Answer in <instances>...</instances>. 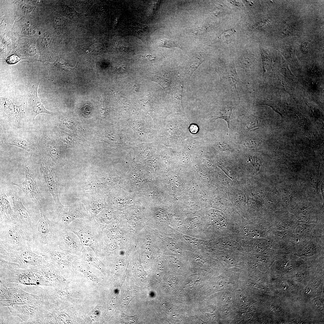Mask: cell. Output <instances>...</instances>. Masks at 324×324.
<instances>
[{"instance_id": "cell-1", "label": "cell", "mask_w": 324, "mask_h": 324, "mask_svg": "<svg viewBox=\"0 0 324 324\" xmlns=\"http://www.w3.org/2000/svg\"><path fill=\"white\" fill-rule=\"evenodd\" d=\"M39 209L40 218L28 240L32 250L43 256L57 246L56 237L59 228L56 221L48 218L43 209Z\"/></svg>"}, {"instance_id": "cell-28", "label": "cell", "mask_w": 324, "mask_h": 324, "mask_svg": "<svg viewBox=\"0 0 324 324\" xmlns=\"http://www.w3.org/2000/svg\"><path fill=\"white\" fill-rule=\"evenodd\" d=\"M145 248L146 253L148 255L151 254L153 250V246L150 238L149 237L146 238L145 242Z\"/></svg>"}, {"instance_id": "cell-18", "label": "cell", "mask_w": 324, "mask_h": 324, "mask_svg": "<svg viewBox=\"0 0 324 324\" xmlns=\"http://www.w3.org/2000/svg\"><path fill=\"white\" fill-rule=\"evenodd\" d=\"M14 214L7 197L4 193L0 195V222L12 223Z\"/></svg>"}, {"instance_id": "cell-34", "label": "cell", "mask_w": 324, "mask_h": 324, "mask_svg": "<svg viewBox=\"0 0 324 324\" xmlns=\"http://www.w3.org/2000/svg\"><path fill=\"white\" fill-rule=\"evenodd\" d=\"M253 163L254 167L258 168L260 165L261 161L258 158L255 157L253 158Z\"/></svg>"}, {"instance_id": "cell-26", "label": "cell", "mask_w": 324, "mask_h": 324, "mask_svg": "<svg viewBox=\"0 0 324 324\" xmlns=\"http://www.w3.org/2000/svg\"><path fill=\"white\" fill-rule=\"evenodd\" d=\"M158 46L162 47L168 48L178 47L182 49L180 43L177 41H173L166 39L161 40L158 43Z\"/></svg>"}, {"instance_id": "cell-16", "label": "cell", "mask_w": 324, "mask_h": 324, "mask_svg": "<svg viewBox=\"0 0 324 324\" xmlns=\"http://www.w3.org/2000/svg\"><path fill=\"white\" fill-rule=\"evenodd\" d=\"M2 109L6 116L11 119L18 121L25 117V105L14 104L11 100L5 98H1Z\"/></svg>"}, {"instance_id": "cell-13", "label": "cell", "mask_w": 324, "mask_h": 324, "mask_svg": "<svg viewBox=\"0 0 324 324\" xmlns=\"http://www.w3.org/2000/svg\"><path fill=\"white\" fill-rule=\"evenodd\" d=\"M39 83L32 85L28 88L27 98L31 117L34 120L38 115L42 113L52 114V112L46 110L44 104L41 103L38 94V89Z\"/></svg>"}, {"instance_id": "cell-24", "label": "cell", "mask_w": 324, "mask_h": 324, "mask_svg": "<svg viewBox=\"0 0 324 324\" xmlns=\"http://www.w3.org/2000/svg\"><path fill=\"white\" fill-rule=\"evenodd\" d=\"M44 147L46 152L53 160L57 159L59 157V154L57 150L55 149L51 139L46 135L44 136Z\"/></svg>"}, {"instance_id": "cell-19", "label": "cell", "mask_w": 324, "mask_h": 324, "mask_svg": "<svg viewBox=\"0 0 324 324\" xmlns=\"http://www.w3.org/2000/svg\"><path fill=\"white\" fill-rule=\"evenodd\" d=\"M20 288L16 285L8 286L6 283L0 279V300H8L14 298L17 296Z\"/></svg>"}, {"instance_id": "cell-32", "label": "cell", "mask_w": 324, "mask_h": 324, "mask_svg": "<svg viewBox=\"0 0 324 324\" xmlns=\"http://www.w3.org/2000/svg\"><path fill=\"white\" fill-rule=\"evenodd\" d=\"M235 29L233 28H231L225 31L221 34V36L224 37V38H227L229 37H230L232 35H233L236 32Z\"/></svg>"}, {"instance_id": "cell-7", "label": "cell", "mask_w": 324, "mask_h": 324, "mask_svg": "<svg viewBox=\"0 0 324 324\" xmlns=\"http://www.w3.org/2000/svg\"><path fill=\"white\" fill-rule=\"evenodd\" d=\"M22 158L25 175L24 181L20 184L13 182L12 184L21 189L34 202L38 209H44L40 191L36 179L35 171L32 164L31 158L25 156H22Z\"/></svg>"}, {"instance_id": "cell-12", "label": "cell", "mask_w": 324, "mask_h": 324, "mask_svg": "<svg viewBox=\"0 0 324 324\" xmlns=\"http://www.w3.org/2000/svg\"><path fill=\"white\" fill-rule=\"evenodd\" d=\"M39 166L41 174L47 188L54 200L55 208H58L63 205L59 198L57 182L54 172L43 158L40 160Z\"/></svg>"}, {"instance_id": "cell-30", "label": "cell", "mask_w": 324, "mask_h": 324, "mask_svg": "<svg viewBox=\"0 0 324 324\" xmlns=\"http://www.w3.org/2000/svg\"><path fill=\"white\" fill-rule=\"evenodd\" d=\"M20 60L17 55H13L8 57L6 59V61L8 64H13L16 63Z\"/></svg>"}, {"instance_id": "cell-27", "label": "cell", "mask_w": 324, "mask_h": 324, "mask_svg": "<svg viewBox=\"0 0 324 324\" xmlns=\"http://www.w3.org/2000/svg\"><path fill=\"white\" fill-rule=\"evenodd\" d=\"M262 141L260 139H250L244 141L242 144L245 147L250 149H254L259 146Z\"/></svg>"}, {"instance_id": "cell-8", "label": "cell", "mask_w": 324, "mask_h": 324, "mask_svg": "<svg viewBox=\"0 0 324 324\" xmlns=\"http://www.w3.org/2000/svg\"><path fill=\"white\" fill-rule=\"evenodd\" d=\"M10 195L14 211L12 223L18 226L25 232L28 240L38 222L23 205L16 193H12Z\"/></svg>"}, {"instance_id": "cell-9", "label": "cell", "mask_w": 324, "mask_h": 324, "mask_svg": "<svg viewBox=\"0 0 324 324\" xmlns=\"http://www.w3.org/2000/svg\"><path fill=\"white\" fill-rule=\"evenodd\" d=\"M56 211L57 219L55 221L60 229L67 228L69 224L76 219L91 218L85 208L80 204L63 205L56 208Z\"/></svg>"}, {"instance_id": "cell-17", "label": "cell", "mask_w": 324, "mask_h": 324, "mask_svg": "<svg viewBox=\"0 0 324 324\" xmlns=\"http://www.w3.org/2000/svg\"><path fill=\"white\" fill-rule=\"evenodd\" d=\"M219 74L221 80L224 82L235 88L240 99L236 86L238 83L240 82V80L234 64L232 62L226 66L221 69Z\"/></svg>"}, {"instance_id": "cell-6", "label": "cell", "mask_w": 324, "mask_h": 324, "mask_svg": "<svg viewBox=\"0 0 324 324\" xmlns=\"http://www.w3.org/2000/svg\"><path fill=\"white\" fill-rule=\"evenodd\" d=\"M0 258L18 264L22 268H27L41 264L46 261L44 257L31 250L28 241L23 249L20 251L8 250L0 247Z\"/></svg>"}, {"instance_id": "cell-25", "label": "cell", "mask_w": 324, "mask_h": 324, "mask_svg": "<svg viewBox=\"0 0 324 324\" xmlns=\"http://www.w3.org/2000/svg\"><path fill=\"white\" fill-rule=\"evenodd\" d=\"M261 122L256 116L250 115L245 119L246 127L248 130L259 127Z\"/></svg>"}, {"instance_id": "cell-40", "label": "cell", "mask_w": 324, "mask_h": 324, "mask_svg": "<svg viewBox=\"0 0 324 324\" xmlns=\"http://www.w3.org/2000/svg\"><path fill=\"white\" fill-rule=\"evenodd\" d=\"M133 88H134V90L135 91H137L138 90V84L137 83L135 84L133 86Z\"/></svg>"}, {"instance_id": "cell-33", "label": "cell", "mask_w": 324, "mask_h": 324, "mask_svg": "<svg viewBox=\"0 0 324 324\" xmlns=\"http://www.w3.org/2000/svg\"><path fill=\"white\" fill-rule=\"evenodd\" d=\"M190 132L193 134L196 133L198 130V127L196 124H192L189 128Z\"/></svg>"}, {"instance_id": "cell-29", "label": "cell", "mask_w": 324, "mask_h": 324, "mask_svg": "<svg viewBox=\"0 0 324 324\" xmlns=\"http://www.w3.org/2000/svg\"><path fill=\"white\" fill-rule=\"evenodd\" d=\"M218 146L219 149L224 151L232 152L234 150V148L229 144L225 142L219 143Z\"/></svg>"}, {"instance_id": "cell-20", "label": "cell", "mask_w": 324, "mask_h": 324, "mask_svg": "<svg viewBox=\"0 0 324 324\" xmlns=\"http://www.w3.org/2000/svg\"><path fill=\"white\" fill-rule=\"evenodd\" d=\"M98 256L91 248L83 246L81 256L85 261L101 269L103 268V266L98 259Z\"/></svg>"}, {"instance_id": "cell-38", "label": "cell", "mask_w": 324, "mask_h": 324, "mask_svg": "<svg viewBox=\"0 0 324 324\" xmlns=\"http://www.w3.org/2000/svg\"><path fill=\"white\" fill-rule=\"evenodd\" d=\"M231 2L233 5L240 8H243V5L240 2L236 1H231Z\"/></svg>"}, {"instance_id": "cell-37", "label": "cell", "mask_w": 324, "mask_h": 324, "mask_svg": "<svg viewBox=\"0 0 324 324\" xmlns=\"http://www.w3.org/2000/svg\"><path fill=\"white\" fill-rule=\"evenodd\" d=\"M50 36L48 35H47L45 36L42 40V41L43 43L45 45L49 44V42H50Z\"/></svg>"}, {"instance_id": "cell-4", "label": "cell", "mask_w": 324, "mask_h": 324, "mask_svg": "<svg viewBox=\"0 0 324 324\" xmlns=\"http://www.w3.org/2000/svg\"><path fill=\"white\" fill-rule=\"evenodd\" d=\"M28 241L25 232L18 226L0 222V247L8 250L20 251L25 248Z\"/></svg>"}, {"instance_id": "cell-14", "label": "cell", "mask_w": 324, "mask_h": 324, "mask_svg": "<svg viewBox=\"0 0 324 324\" xmlns=\"http://www.w3.org/2000/svg\"><path fill=\"white\" fill-rule=\"evenodd\" d=\"M3 142L4 144L15 146L29 152H34L38 148V142L34 139L17 135H9Z\"/></svg>"}, {"instance_id": "cell-23", "label": "cell", "mask_w": 324, "mask_h": 324, "mask_svg": "<svg viewBox=\"0 0 324 324\" xmlns=\"http://www.w3.org/2000/svg\"><path fill=\"white\" fill-rule=\"evenodd\" d=\"M233 107L231 106L226 107L221 110L211 118V121H214L217 119L220 118L224 120L227 123L229 128H230L231 116L232 113Z\"/></svg>"}, {"instance_id": "cell-21", "label": "cell", "mask_w": 324, "mask_h": 324, "mask_svg": "<svg viewBox=\"0 0 324 324\" xmlns=\"http://www.w3.org/2000/svg\"><path fill=\"white\" fill-rule=\"evenodd\" d=\"M104 204L99 200H91L85 204V208L91 218L94 219L104 208Z\"/></svg>"}, {"instance_id": "cell-31", "label": "cell", "mask_w": 324, "mask_h": 324, "mask_svg": "<svg viewBox=\"0 0 324 324\" xmlns=\"http://www.w3.org/2000/svg\"><path fill=\"white\" fill-rule=\"evenodd\" d=\"M118 248V243L114 241L108 244L107 249L109 251L113 252L116 251Z\"/></svg>"}, {"instance_id": "cell-3", "label": "cell", "mask_w": 324, "mask_h": 324, "mask_svg": "<svg viewBox=\"0 0 324 324\" xmlns=\"http://www.w3.org/2000/svg\"><path fill=\"white\" fill-rule=\"evenodd\" d=\"M0 268L8 270L10 273L6 280L8 283L24 285L52 286L53 285L38 271L32 267L22 268L18 264L0 258Z\"/></svg>"}, {"instance_id": "cell-39", "label": "cell", "mask_w": 324, "mask_h": 324, "mask_svg": "<svg viewBox=\"0 0 324 324\" xmlns=\"http://www.w3.org/2000/svg\"><path fill=\"white\" fill-rule=\"evenodd\" d=\"M309 46L308 44L306 43H304L302 46V48L304 49L305 50H308Z\"/></svg>"}, {"instance_id": "cell-36", "label": "cell", "mask_w": 324, "mask_h": 324, "mask_svg": "<svg viewBox=\"0 0 324 324\" xmlns=\"http://www.w3.org/2000/svg\"><path fill=\"white\" fill-rule=\"evenodd\" d=\"M62 20L61 18L56 17L54 19V22L56 26H59L62 25Z\"/></svg>"}, {"instance_id": "cell-35", "label": "cell", "mask_w": 324, "mask_h": 324, "mask_svg": "<svg viewBox=\"0 0 324 324\" xmlns=\"http://www.w3.org/2000/svg\"><path fill=\"white\" fill-rule=\"evenodd\" d=\"M141 57L142 60L147 61H151L154 59V57L150 55H144Z\"/></svg>"}, {"instance_id": "cell-10", "label": "cell", "mask_w": 324, "mask_h": 324, "mask_svg": "<svg viewBox=\"0 0 324 324\" xmlns=\"http://www.w3.org/2000/svg\"><path fill=\"white\" fill-rule=\"evenodd\" d=\"M42 256L46 261L52 264L61 272L69 269L73 262L80 256L74 255L58 246L51 249Z\"/></svg>"}, {"instance_id": "cell-5", "label": "cell", "mask_w": 324, "mask_h": 324, "mask_svg": "<svg viewBox=\"0 0 324 324\" xmlns=\"http://www.w3.org/2000/svg\"><path fill=\"white\" fill-rule=\"evenodd\" d=\"M48 303L45 301L7 306L11 314L19 317L22 324H39L43 318Z\"/></svg>"}, {"instance_id": "cell-11", "label": "cell", "mask_w": 324, "mask_h": 324, "mask_svg": "<svg viewBox=\"0 0 324 324\" xmlns=\"http://www.w3.org/2000/svg\"><path fill=\"white\" fill-rule=\"evenodd\" d=\"M57 246L76 256H81L83 246L78 236L68 228L58 229L56 237Z\"/></svg>"}, {"instance_id": "cell-22", "label": "cell", "mask_w": 324, "mask_h": 324, "mask_svg": "<svg viewBox=\"0 0 324 324\" xmlns=\"http://www.w3.org/2000/svg\"><path fill=\"white\" fill-rule=\"evenodd\" d=\"M254 61L253 55L250 53H242L239 58L238 64L239 66L243 68L247 74H249Z\"/></svg>"}, {"instance_id": "cell-15", "label": "cell", "mask_w": 324, "mask_h": 324, "mask_svg": "<svg viewBox=\"0 0 324 324\" xmlns=\"http://www.w3.org/2000/svg\"><path fill=\"white\" fill-rule=\"evenodd\" d=\"M45 301L43 293L36 295L26 292L20 288L17 296L14 298L8 300H0L1 306H8L14 304H24L40 301Z\"/></svg>"}, {"instance_id": "cell-2", "label": "cell", "mask_w": 324, "mask_h": 324, "mask_svg": "<svg viewBox=\"0 0 324 324\" xmlns=\"http://www.w3.org/2000/svg\"><path fill=\"white\" fill-rule=\"evenodd\" d=\"M67 228L78 236L83 246L91 248L98 256L104 251L102 230L100 224L94 219H76L70 224Z\"/></svg>"}]
</instances>
